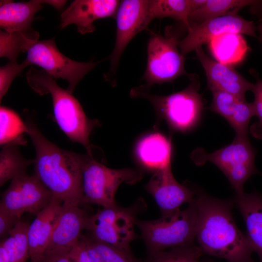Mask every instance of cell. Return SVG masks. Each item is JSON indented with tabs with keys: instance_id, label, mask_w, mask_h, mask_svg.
Instances as JSON below:
<instances>
[{
	"instance_id": "obj_7",
	"label": "cell",
	"mask_w": 262,
	"mask_h": 262,
	"mask_svg": "<svg viewBox=\"0 0 262 262\" xmlns=\"http://www.w3.org/2000/svg\"><path fill=\"white\" fill-rule=\"evenodd\" d=\"M256 152L248 138L235 137L232 143L212 153L199 148L192 154V159L197 165L206 162L217 166L227 178L236 194L244 192L246 181L258 171L255 166Z\"/></svg>"
},
{
	"instance_id": "obj_36",
	"label": "cell",
	"mask_w": 262,
	"mask_h": 262,
	"mask_svg": "<svg viewBox=\"0 0 262 262\" xmlns=\"http://www.w3.org/2000/svg\"><path fill=\"white\" fill-rule=\"evenodd\" d=\"M69 257L71 262H94L80 239L70 249Z\"/></svg>"
},
{
	"instance_id": "obj_17",
	"label": "cell",
	"mask_w": 262,
	"mask_h": 262,
	"mask_svg": "<svg viewBox=\"0 0 262 262\" xmlns=\"http://www.w3.org/2000/svg\"><path fill=\"white\" fill-rule=\"evenodd\" d=\"M89 216L79 206L63 203L46 250L71 249L85 229Z\"/></svg>"
},
{
	"instance_id": "obj_30",
	"label": "cell",
	"mask_w": 262,
	"mask_h": 262,
	"mask_svg": "<svg viewBox=\"0 0 262 262\" xmlns=\"http://www.w3.org/2000/svg\"><path fill=\"white\" fill-rule=\"evenodd\" d=\"M29 225L20 220L10 232L9 236L0 242L7 251L9 262H26L29 258L27 237Z\"/></svg>"
},
{
	"instance_id": "obj_5",
	"label": "cell",
	"mask_w": 262,
	"mask_h": 262,
	"mask_svg": "<svg viewBox=\"0 0 262 262\" xmlns=\"http://www.w3.org/2000/svg\"><path fill=\"white\" fill-rule=\"evenodd\" d=\"M197 212L195 199L187 208L173 215L158 219H137L139 228L149 255L168 248L193 244L196 239Z\"/></svg>"
},
{
	"instance_id": "obj_26",
	"label": "cell",
	"mask_w": 262,
	"mask_h": 262,
	"mask_svg": "<svg viewBox=\"0 0 262 262\" xmlns=\"http://www.w3.org/2000/svg\"><path fill=\"white\" fill-rule=\"evenodd\" d=\"M80 239L94 262H141L135 259L131 252L100 242L89 233L82 234Z\"/></svg>"
},
{
	"instance_id": "obj_8",
	"label": "cell",
	"mask_w": 262,
	"mask_h": 262,
	"mask_svg": "<svg viewBox=\"0 0 262 262\" xmlns=\"http://www.w3.org/2000/svg\"><path fill=\"white\" fill-rule=\"evenodd\" d=\"M138 205L123 208L115 204L102 207L89 216L85 229L96 239L131 252L130 244L136 237L134 227L140 209Z\"/></svg>"
},
{
	"instance_id": "obj_28",
	"label": "cell",
	"mask_w": 262,
	"mask_h": 262,
	"mask_svg": "<svg viewBox=\"0 0 262 262\" xmlns=\"http://www.w3.org/2000/svg\"><path fill=\"white\" fill-rule=\"evenodd\" d=\"M27 127L17 114L5 107L0 108V144L1 147L9 144L24 145L22 135L27 133Z\"/></svg>"
},
{
	"instance_id": "obj_2",
	"label": "cell",
	"mask_w": 262,
	"mask_h": 262,
	"mask_svg": "<svg viewBox=\"0 0 262 262\" xmlns=\"http://www.w3.org/2000/svg\"><path fill=\"white\" fill-rule=\"evenodd\" d=\"M27 133L35 151L34 173L53 196L63 203L82 204V156L63 149L49 141L32 121Z\"/></svg>"
},
{
	"instance_id": "obj_21",
	"label": "cell",
	"mask_w": 262,
	"mask_h": 262,
	"mask_svg": "<svg viewBox=\"0 0 262 262\" xmlns=\"http://www.w3.org/2000/svg\"><path fill=\"white\" fill-rule=\"evenodd\" d=\"M49 0H32L27 2L1 0L0 27L9 33L21 31L31 28L35 14Z\"/></svg>"
},
{
	"instance_id": "obj_34",
	"label": "cell",
	"mask_w": 262,
	"mask_h": 262,
	"mask_svg": "<svg viewBox=\"0 0 262 262\" xmlns=\"http://www.w3.org/2000/svg\"><path fill=\"white\" fill-rule=\"evenodd\" d=\"M21 220V218L12 215L0 209V240L4 241L10 235V232Z\"/></svg>"
},
{
	"instance_id": "obj_18",
	"label": "cell",
	"mask_w": 262,
	"mask_h": 262,
	"mask_svg": "<svg viewBox=\"0 0 262 262\" xmlns=\"http://www.w3.org/2000/svg\"><path fill=\"white\" fill-rule=\"evenodd\" d=\"M212 94L210 109L227 120L235 130V136L247 137L248 125L255 115L253 103L224 91H213Z\"/></svg>"
},
{
	"instance_id": "obj_6",
	"label": "cell",
	"mask_w": 262,
	"mask_h": 262,
	"mask_svg": "<svg viewBox=\"0 0 262 262\" xmlns=\"http://www.w3.org/2000/svg\"><path fill=\"white\" fill-rule=\"evenodd\" d=\"M143 178L137 169H112L97 161L92 155L82 156V204H95L102 207L116 204L115 196L122 183L134 184Z\"/></svg>"
},
{
	"instance_id": "obj_14",
	"label": "cell",
	"mask_w": 262,
	"mask_h": 262,
	"mask_svg": "<svg viewBox=\"0 0 262 262\" xmlns=\"http://www.w3.org/2000/svg\"><path fill=\"white\" fill-rule=\"evenodd\" d=\"M146 189L158 206L162 217L173 215L183 204H189L195 199L194 192L176 180L171 167L155 171Z\"/></svg>"
},
{
	"instance_id": "obj_10",
	"label": "cell",
	"mask_w": 262,
	"mask_h": 262,
	"mask_svg": "<svg viewBox=\"0 0 262 262\" xmlns=\"http://www.w3.org/2000/svg\"><path fill=\"white\" fill-rule=\"evenodd\" d=\"M26 59L31 65L43 68L55 79L66 80L67 90L71 93L84 76L99 63L79 62L69 59L59 51L54 38L37 41L27 51Z\"/></svg>"
},
{
	"instance_id": "obj_13",
	"label": "cell",
	"mask_w": 262,
	"mask_h": 262,
	"mask_svg": "<svg viewBox=\"0 0 262 262\" xmlns=\"http://www.w3.org/2000/svg\"><path fill=\"white\" fill-rule=\"evenodd\" d=\"M188 33L179 41V48L185 56L188 53L208 43L214 36L226 33L245 34L257 38L253 21L246 20L237 14L213 18L197 25H191Z\"/></svg>"
},
{
	"instance_id": "obj_22",
	"label": "cell",
	"mask_w": 262,
	"mask_h": 262,
	"mask_svg": "<svg viewBox=\"0 0 262 262\" xmlns=\"http://www.w3.org/2000/svg\"><path fill=\"white\" fill-rule=\"evenodd\" d=\"M135 152L139 162L147 168L156 171L171 167V142L160 133H150L141 139Z\"/></svg>"
},
{
	"instance_id": "obj_27",
	"label": "cell",
	"mask_w": 262,
	"mask_h": 262,
	"mask_svg": "<svg viewBox=\"0 0 262 262\" xmlns=\"http://www.w3.org/2000/svg\"><path fill=\"white\" fill-rule=\"evenodd\" d=\"M191 0H149L148 20L171 17L181 21L188 29Z\"/></svg>"
},
{
	"instance_id": "obj_1",
	"label": "cell",
	"mask_w": 262,
	"mask_h": 262,
	"mask_svg": "<svg viewBox=\"0 0 262 262\" xmlns=\"http://www.w3.org/2000/svg\"><path fill=\"white\" fill-rule=\"evenodd\" d=\"M195 202L197 212L196 238L202 252L228 262H255L249 241L233 219L234 199H217L199 192Z\"/></svg>"
},
{
	"instance_id": "obj_35",
	"label": "cell",
	"mask_w": 262,
	"mask_h": 262,
	"mask_svg": "<svg viewBox=\"0 0 262 262\" xmlns=\"http://www.w3.org/2000/svg\"><path fill=\"white\" fill-rule=\"evenodd\" d=\"M70 249L57 248L46 250L37 262H71L69 257Z\"/></svg>"
},
{
	"instance_id": "obj_32",
	"label": "cell",
	"mask_w": 262,
	"mask_h": 262,
	"mask_svg": "<svg viewBox=\"0 0 262 262\" xmlns=\"http://www.w3.org/2000/svg\"><path fill=\"white\" fill-rule=\"evenodd\" d=\"M30 63L25 59L22 63L9 62L0 68V100L7 93L14 79Z\"/></svg>"
},
{
	"instance_id": "obj_29",
	"label": "cell",
	"mask_w": 262,
	"mask_h": 262,
	"mask_svg": "<svg viewBox=\"0 0 262 262\" xmlns=\"http://www.w3.org/2000/svg\"><path fill=\"white\" fill-rule=\"evenodd\" d=\"M18 145L9 144L2 147L0 152V186L16 176L26 172L29 165L34 160H28L22 156Z\"/></svg>"
},
{
	"instance_id": "obj_25",
	"label": "cell",
	"mask_w": 262,
	"mask_h": 262,
	"mask_svg": "<svg viewBox=\"0 0 262 262\" xmlns=\"http://www.w3.org/2000/svg\"><path fill=\"white\" fill-rule=\"evenodd\" d=\"M0 33V56L11 62H16L19 53L27 52L39 37V33L32 28L12 33L1 30Z\"/></svg>"
},
{
	"instance_id": "obj_23",
	"label": "cell",
	"mask_w": 262,
	"mask_h": 262,
	"mask_svg": "<svg viewBox=\"0 0 262 262\" xmlns=\"http://www.w3.org/2000/svg\"><path fill=\"white\" fill-rule=\"evenodd\" d=\"M216 60L231 66L242 61L249 48L242 34L226 33L213 37L208 42Z\"/></svg>"
},
{
	"instance_id": "obj_12",
	"label": "cell",
	"mask_w": 262,
	"mask_h": 262,
	"mask_svg": "<svg viewBox=\"0 0 262 262\" xmlns=\"http://www.w3.org/2000/svg\"><path fill=\"white\" fill-rule=\"evenodd\" d=\"M149 0H125L120 2L115 16L116 31L114 49L110 56V67L104 74L105 81L116 84L119 61L131 41L147 28Z\"/></svg>"
},
{
	"instance_id": "obj_9",
	"label": "cell",
	"mask_w": 262,
	"mask_h": 262,
	"mask_svg": "<svg viewBox=\"0 0 262 262\" xmlns=\"http://www.w3.org/2000/svg\"><path fill=\"white\" fill-rule=\"evenodd\" d=\"M176 35L152 33L147 44V62L142 79L147 89L155 84L172 82L187 73L184 56L179 49Z\"/></svg>"
},
{
	"instance_id": "obj_15",
	"label": "cell",
	"mask_w": 262,
	"mask_h": 262,
	"mask_svg": "<svg viewBox=\"0 0 262 262\" xmlns=\"http://www.w3.org/2000/svg\"><path fill=\"white\" fill-rule=\"evenodd\" d=\"M117 0H76L61 15V29L75 24L79 33L93 32L96 20L116 16L120 3Z\"/></svg>"
},
{
	"instance_id": "obj_24",
	"label": "cell",
	"mask_w": 262,
	"mask_h": 262,
	"mask_svg": "<svg viewBox=\"0 0 262 262\" xmlns=\"http://www.w3.org/2000/svg\"><path fill=\"white\" fill-rule=\"evenodd\" d=\"M260 2L251 0H206L203 5L190 14L189 27L213 18L237 14L243 7Z\"/></svg>"
},
{
	"instance_id": "obj_31",
	"label": "cell",
	"mask_w": 262,
	"mask_h": 262,
	"mask_svg": "<svg viewBox=\"0 0 262 262\" xmlns=\"http://www.w3.org/2000/svg\"><path fill=\"white\" fill-rule=\"evenodd\" d=\"M202 252L199 246L192 244L149 255L147 262H199Z\"/></svg>"
},
{
	"instance_id": "obj_16",
	"label": "cell",
	"mask_w": 262,
	"mask_h": 262,
	"mask_svg": "<svg viewBox=\"0 0 262 262\" xmlns=\"http://www.w3.org/2000/svg\"><path fill=\"white\" fill-rule=\"evenodd\" d=\"M195 51L205 71L208 89L212 92L221 91L230 93L241 99L245 98L246 93L252 90L251 83L230 66L221 64L209 57L201 47Z\"/></svg>"
},
{
	"instance_id": "obj_38",
	"label": "cell",
	"mask_w": 262,
	"mask_h": 262,
	"mask_svg": "<svg viewBox=\"0 0 262 262\" xmlns=\"http://www.w3.org/2000/svg\"><path fill=\"white\" fill-rule=\"evenodd\" d=\"M257 30L260 33V38L262 41V23H261L257 27Z\"/></svg>"
},
{
	"instance_id": "obj_3",
	"label": "cell",
	"mask_w": 262,
	"mask_h": 262,
	"mask_svg": "<svg viewBox=\"0 0 262 262\" xmlns=\"http://www.w3.org/2000/svg\"><path fill=\"white\" fill-rule=\"evenodd\" d=\"M26 78L37 93L50 95L54 117L61 130L72 141L82 145L89 155H92L89 136L98 121L89 119L72 93L60 87L55 79L43 69L31 67Z\"/></svg>"
},
{
	"instance_id": "obj_4",
	"label": "cell",
	"mask_w": 262,
	"mask_h": 262,
	"mask_svg": "<svg viewBox=\"0 0 262 262\" xmlns=\"http://www.w3.org/2000/svg\"><path fill=\"white\" fill-rule=\"evenodd\" d=\"M199 87V82L193 77L186 88L168 95L151 94L143 85L133 88L131 95L148 100L159 118L164 119L174 130L185 132L196 126L202 115L204 103Z\"/></svg>"
},
{
	"instance_id": "obj_19",
	"label": "cell",
	"mask_w": 262,
	"mask_h": 262,
	"mask_svg": "<svg viewBox=\"0 0 262 262\" xmlns=\"http://www.w3.org/2000/svg\"><path fill=\"white\" fill-rule=\"evenodd\" d=\"M63 204L53 196L29 225L27 237L31 262H37L45 251Z\"/></svg>"
},
{
	"instance_id": "obj_33",
	"label": "cell",
	"mask_w": 262,
	"mask_h": 262,
	"mask_svg": "<svg viewBox=\"0 0 262 262\" xmlns=\"http://www.w3.org/2000/svg\"><path fill=\"white\" fill-rule=\"evenodd\" d=\"M254 95V100L252 103L255 115L259 120L251 127L250 132L255 137L262 138V81L257 79L256 83L251 90Z\"/></svg>"
},
{
	"instance_id": "obj_20",
	"label": "cell",
	"mask_w": 262,
	"mask_h": 262,
	"mask_svg": "<svg viewBox=\"0 0 262 262\" xmlns=\"http://www.w3.org/2000/svg\"><path fill=\"white\" fill-rule=\"evenodd\" d=\"M245 222L246 237L262 262V196L256 191L236 195L234 198Z\"/></svg>"
},
{
	"instance_id": "obj_11",
	"label": "cell",
	"mask_w": 262,
	"mask_h": 262,
	"mask_svg": "<svg viewBox=\"0 0 262 262\" xmlns=\"http://www.w3.org/2000/svg\"><path fill=\"white\" fill-rule=\"evenodd\" d=\"M53 197L35 174L25 172L11 180L1 196L0 209L19 218L25 213L37 215Z\"/></svg>"
},
{
	"instance_id": "obj_37",
	"label": "cell",
	"mask_w": 262,
	"mask_h": 262,
	"mask_svg": "<svg viewBox=\"0 0 262 262\" xmlns=\"http://www.w3.org/2000/svg\"><path fill=\"white\" fill-rule=\"evenodd\" d=\"M0 262H9L7 251L1 243L0 245Z\"/></svg>"
}]
</instances>
